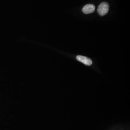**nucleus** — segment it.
Segmentation results:
<instances>
[{
	"label": "nucleus",
	"mask_w": 130,
	"mask_h": 130,
	"mask_svg": "<svg viewBox=\"0 0 130 130\" xmlns=\"http://www.w3.org/2000/svg\"><path fill=\"white\" fill-rule=\"evenodd\" d=\"M76 58L80 62H82L84 65H87V66H91V65H92V64H93L92 60L91 59L89 58L86 56H77Z\"/></svg>",
	"instance_id": "f03ea898"
},
{
	"label": "nucleus",
	"mask_w": 130,
	"mask_h": 130,
	"mask_svg": "<svg viewBox=\"0 0 130 130\" xmlns=\"http://www.w3.org/2000/svg\"><path fill=\"white\" fill-rule=\"evenodd\" d=\"M109 10V5L107 2H103L101 3L98 8V11L99 14L101 16H104L108 13Z\"/></svg>",
	"instance_id": "f257e3e1"
},
{
	"label": "nucleus",
	"mask_w": 130,
	"mask_h": 130,
	"mask_svg": "<svg viewBox=\"0 0 130 130\" xmlns=\"http://www.w3.org/2000/svg\"><path fill=\"white\" fill-rule=\"evenodd\" d=\"M95 7L93 4L85 5L82 9V11L85 14H89L94 12Z\"/></svg>",
	"instance_id": "7ed1b4c3"
}]
</instances>
